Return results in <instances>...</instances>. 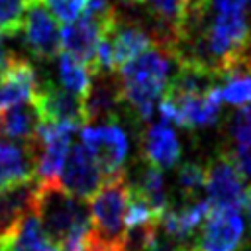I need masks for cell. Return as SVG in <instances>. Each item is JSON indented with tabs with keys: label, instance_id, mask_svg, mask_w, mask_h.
Instances as JSON below:
<instances>
[{
	"label": "cell",
	"instance_id": "obj_1",
	"mask_svg": "<svg viewBox=\"0 0 251 251\" xmlns=\"http://www.w3.org/2000/svg\"><path fill=\"white\" fill-rule=\"evenodd\" d=\"M175 59L161 47H151L126 63L118 75L122 80L124 102L139 120H149L165 96L173 76Z\"/></svg>",
	"mask_w": 251,
	"mask_h": 251
},
{
	"label": "cell",
	"instance_id": "obj_2",
	"mask_svg": "<svg viewBox=\"0 0 251 251\" xmlns=\"http://www.w3.org/2000/svg\"><path fill=\"white\" fill-rule=\"evenodd\" d=\"M129 198V178L124 173L110 176L88 198L92 237L90 243L102 249H116L126 231V210Z\"/></svg>",
	"mask_w": 251,
	"mask_h": 251
},
{
	"label": "cell",
	"instance_id": "obj_3",
	"mask_svg": "<svg viewBox=\"0 0 251 251\" xmlns=\"http://www.w3.org/2000/svg\"><path fill=\"white\" fill-rule=\"evenodd\" d=\"M206 194L212 210L239 212L245 206V178L237 171L231 153L220 151L206 165Z\"/></svg>",
	"mask_w": 251,
	"mask_h": 251
},
{
	"label": "cell",
	"instance_id": "obj_4",
	"mask_svg": "<svg viewBox=\"0 0 251 251\" xmlns=\"http://www.w3.org/2000/svg\"><path fill=\"white\" fill-rule=\"evenodd\" d=\"M80 143L92 153L104 180L124 173V165L129 151V139L122 126L116 122L84 126L80 131Z\"/></svg>",
	"mask_w": 251,
	"mask_h": 251
},
{
	"label": "cell",
	"instance_id": "obj_5",
	"mask_svg": "<svg viewBox=\"0 0 251 251\" xmlns=\"http://www.w3.org/2000/svg\"><path fill=\"white\" fill-rule=\"evenodd\" d=\"M245 224L239 212L210 210L188 251H239Z\"/></svg>",
	"mask_w": 251,
	"mask_h": 251
},
{
	"label": "cell",
	"instance_id": "obj_6",
	"mask_svg": "<svg viewBox=\"0 0 251 251\" xmlns=\"http://www.w3.org/2000/svg\"><path fill=\"white\" fill-rule=\"evenodd\" d=\"M24 43L39 61H51L61 49V29L41 0H31L24 16Z\"/></svg>",
	"mask_w": 251,
	"mask_h": 251
},
{
	"label": "cell",
	"instance_id": "obj_7",
	"mask_svg": "<svg viewBox=\"0 0 251 251\" xmlns=\"http://www.w3.org/2000/svg\"><path fill=\"white\" fill-rule=\"evenodd\" d=\"M57 180L73 196L80 200H88L102 186L104 175L98 169L92 153L82 143H76L69 147V153L65 157V163Z\"/></svg>",
	"mask_w": 251,
	"mask_h": 251
},
{
	"label": "cell",
	"instance_id": "obj_8",
	"mask_svg": "<svg viewBox=\"0 0 251 251\" xmlns=\"http://www.w3.org/2000/svg\"><path fill=\"white\" fill-rule=\"evenodd\" d=\"M33 104L41 116V122L73 124L76 127L86 126L82 98L65 90L61 84H55L51 80L43 84L39 82V88L33 96Z\"/></svg>",
	"mask_w": 251,
	"mask_h": 251
},
{
	"label": "cell",
	"instance_id": "obj_9",
	"mask_svg": "<svg viewBox=\"0 0 251 251\" xmlns=\"http://www.w3.org/2000/svg\"><path fill=\"white\" fill-rule=\"evenodd\" d=\"M88 126L116 122L124 104L122 80L118 73H92V84L82 98Z\"/></svg>",
	"mask_w": 251,
	"mask_h": 251
},
{
	"label": "cell",
	"instance_id": "obj_10",
	"mask_svg": "<svg viewBox=\"0 0 251 251\" xmlns=\"http://www.w3.org/2000/svg\"><path fill=\"white\" fill-rule=\"evenodd\" d=\"M116 12L118 10H114L104 20L82 14V18L67 24L61 29V47L65 49V53L78 59L80 63H84L90 69L94 63V57H96V47L100 43V37L108 29Z\"/></svg>",
	"mask_w": 251,
	"mask_h": 251
},
{
	"label": "cell",
	"instance_id": "obj_11",
	"mask_svg": "<svg viewBox=\"0 0 251 251\" xmlns=\"http://www.w3.org/2000/svg\"><path fill=\"white\" fill-rule=\"evenodd\" d=\"M106 35H108L110 45H112V61H114L116 73L126 63H129L131 59L141 55L143 51L155 47L151 29H147L139 22L122 20V16L118 12L106 29Z\"/></svg>",
	"mask_w": 251,
	"mask_h": 251
},
{
	"label": "cell",
	"instance_id": "obj_12",
	"mask_svg": "<svg viewBox=\"0 0 251 251\" xmlns=\"http://www.w3.org/2000/svg\"><path fill=\"white\" fill-rule=\"evenodd\" d=\"M37 141H0V192L35 178Z\"/></svg>",
	"mask_w": 251,
	"mask_h": 251
},
{
	"label": "cell",
	"instance_id": "obj_13",
	"mask_svg": "<svg viewBox=\"0 0 251 251\" xmlns=\"http://www.w3.org/2000/svg\"><path fill=\"white\" fill-rule=\"evenodd\" d=\"M210 204L206 198L182 200L176 204H169L165 212L159 216L157 226L165 231V235L173 241H184L194 237L204 220L210 214Z\"/></svg>",
	"mask_w": 251,
	"mask_h": 251
},
{
	"label": "cell",
	"instance_id": "obj_14",
	"mask_svg": "<svg viewBox=\"0 0 251 251\" xmlns=\"http://www.w3.org/2000/svg\"><path fill=\"white\" fill-rule=\"evenodd\" d=\"M39 88V78L33 65L24 57H14L8 69L0 76V112L33 100Z\"/></svg>",
	"mask_w": 251,
	"mask_h": 251
},
{
	"label": "cell",
	"instance_id": "obj_15",
	"mask_svg": "<svg viewBox=\"0 0 251 251\" xmlns=\"http://www.w3.org/2000/svg\"><path fill=\"white\" fill-rule=\"evenodd\" d=\"M141 155L147 163L163 169H173L178 165L182 155V145L178 141L176 131L169 126V122L151 124L141 139Z\"/></svg>",
	"mask_w": 251,
	"mask_h": 251
},
{
	"label": "cell",
	"instance_id": "obj_16",
	"mask_svg": "<svg viewBox=\"0 0 251 251\" xmlns=\"http://www.w3.org/2000/svg\"><path fill=\"white\" fill-rule=\"evenodd\" d=\"M216 90L220 100L231 106L243 108L251 104V59L245 55V51L233 57L220 71Z\"/></svg>",
	"mask_w": 251,
	"mask_h": 251
},
{
	"label": "cell",
	"instance_id": "obj_17",
	"mask_svg": "<svg viewBox=\"0 0 251 251\" xmlns=\"http://www.w3.org/2000/svg\"><path fill=\"white\" fill-rule=\"evenodd\" d=\"M39 124H41V116H39L33 100L10 106V108L0 112V131H2V135L10 137V139H16V141L35 139Z\"/></svg>",
	"mask_w": 251,
	"mask_h": 251
},
{
	"label": "cell",
	"instance_id": "obj_18",
	"mask_svg": "<svg viewBox=\"0 0 251 251\" xmlns=\"http://www.w3.org/2000/svg\"><path fill=\"white\" fill-rule=\"evenodd\" d=\"M129 190L135 196H139L153 210V214L157 216V220L165 212V208L169 206L163 171L159 167L151 165V163H145L137 171V176L133 178V184H129Z\"/></svg>",
	"mask_w": 251,
	"mask_h": 251
},
{
	"label": "cell",
	"instance_id": "obj_19",
	"mask_svg": "<svg viewBox=\"0 0 251 251\" xmlns=\"http://www.w3.org/2000/svg\"><path fill=\"white\" fill-rule=\"evenodd\" d=\"M8 239L12 251H59V247L47 237L41 222L31 210L24 214L8 231Z\"/></svg>",
	"mask_w": 251,
	"mask_h": 251
},
{
	"label": "cell",
	"instance_id": "obj_20",
	"mask_svg": "<svg viewBox=\"0 0 251 251\" xmlns=\"http://www.w3.org/2000/svg\"><path fill=\"white\" fill-rule=\"evenodd\" d=\"M59 84L65 90L84 98L92 84V71L78 59L67 53H61L59 55Z\"/></svg>",
	"mask_w": 251,
	"mask_h": 251
},
{
	"label": "cell",
	"instance_id": "obj_21",
	"mask_svg": "<svg viewBox=\"0 0 251 251\" xmlns=\"http://www.w3.org/2000/svg\"><path fill=\"white\" fill-rule=\"evenodd\" d=\"M118 251H157L159 249V226L157 222L126 227Z\"/></svg>",
	"mask_w": 251,
	"mask_h": 251
},
{
	"label": "cell",
	"instance_id": "obj_22",
	"mask_svg": "<svg viewBox=\"0 0 251 251\" xmlns=\"http://www.w3.org/2000/svg\"><path fill=\"white\" fill-rule=\"evenodd\" d=\"M176 184L180 192L184 194V200L198 198L200 190L206 186V167L196 161H184L180 163L176 171Z\"/></svg>",
	"mask_w": 251,
	"mask_h": 251
},
{
	"label": "cell",
	"instance_id": "obj_23",
	"mask_svg": "<svg viewBox=\"0 0 251 251\" xmlns=\"http://www.w3.org/2000/svg\"><path fill=\"white\" fill-rule=\"evenodd\" d=\"M29 2L31 0H0V33L14 35L22 29Z\"/></svg>",
	"mask_w": 251,
	"mask_h": 251
},
{
	"label": "cell",
	"instance_id": "obj_24",
	"mask_svg": "<svg viewBox=\"0 0 251 251\" xmlns=\"http://www.w3.org/2000/svg\"><path fill=\"white\" fill-rule=\"evenodd\" d=\"M41 2L53 14V18L63 24H71L78 20L88 6V0H41Z\"/></svg>",
	"mask_w": 251,
	"mask_h": 251
},
{
	"label": "cell",
	"instance_id": "obj_25",
	"mask_svg": "<svg viewBox=\"0 0 251 251\" xmlns=\"http://www.w3.org/2000/svg\"><path fill=\"white\" fill-rule=\"evenodd\" d=\"M210 6L216 12H245L247 0H210Z\"/></svg>",
	"mask_w": 251,
	"mask_h": 251
},
{
	"label": "cell",
	"instance_id": "obj_26",
	"mask_svg": "<svg viewBox=\"0 0 251 251\" xmlns=\"http://www.w3.org/2000/svg\"><path fill=\"white\" fill-rule=\"evenodd\" d=\"M16 57V53L8 47V41H6V35L0 33V76L2 73L8 69V65L12 63V59Z\"/></svg>",
	"mask_w": 251,
	"mask_h": 251
},
{
	"label": "cell",
	"instance_id": "obj_27",
	"mask_svg": "<svg viewBox=\"0 0 251 251\" xmlns=\"http://www.w3.org/2000/svg\"><path fill=\"white\" fill-rule=\"evenodd\" d=\"M0 251H12V247H10V239H8V233L0 235Z\"/></svg>",
	"mask_w": 251,
	"mask_h": 251
},
{
	"label": "cell",
	"instance_id": "obj_28",
	"mask_svg": "<svg viewBox=\"0 0 251 251\" xmlns=\"http://www.w3.org/2000/svg\"><path fill=\"white\" fill-rule=\"evenodd\" d=\"M245 208H247V214H249V218H251V186H249L247 192H245Z\"/></svg>",
	"mask_w": 251,
	"mask_h": 251
},
{
	"label": "cell",
	"instance_id": "obj_29",
	"mask_svg": "<svg viewBox=\"0 0 251 251\" xmlns=\"http://www.w3.org/2000/svg\"><path fill=\"white\" fill-rule=\"evenodd\" d=\"M245 18H247V22H249V25H251V0H247V6H245Z\"/></svg>",
	"mask_w": 251,
	"mask_h": 251
},
{
	"label": "cell",
	"instance_id": "obj_30",
	"mask_svg": "<svg viewBox=\"0 0 251 251\" xmlns=\"http://www.w3.org/2000/svg\"><path fill=\"white\" fill-rule=\"evenodd\" d=\"M245 55L251 59V37H249V43H247V47H245Z\"/></svg>",
	"mask_w": 251,
	"mask_h": 251
},
{
	"label": "cell",
	"instance_id": "obj_31",
	"mask_svg": "<svg viewBox=\"0 0 251 251\" xmlns=\"http://www.w3.org/2000/svg\"><path fill=\"white\" fill-rule=\"evenodd\" d=\"M157 251H159V249H157ZM165 251H167V249H165ZM169 251H188V247H186V249H182V247H176V249H169Z\"/></svg>",
	"mask_w": 251,
	"mask_h": 251
},
{
	"label": "cell",
	"instance_id": "obj_32",
	"mask_svg": "<svg viewBox=\"0 0 251 251\" xmlns=\"http://www.w3.org/2000/svg\"><path fill=\"white\" fill-rule=\"evenodd\" d=\"M127 2H131V4H137V2H141V0H127Z\"/></svg>",
	"mask_w": 251,
	"mask_h": 251
},
{
	"label": "cell",
	"instance_id": "obj_33",
	"mask_svg": "<svg viewBox=\"0 0 251 251\" xmlns=\"http://www.w3.org/2000/svg\"><path fill=\"white\" fill-rule=\"evenodd\" d=\"M0 135H2V131H0Z\"/></svg>",
	"mask_w": 251,
	"mask_h": 251
}]
</instances>
